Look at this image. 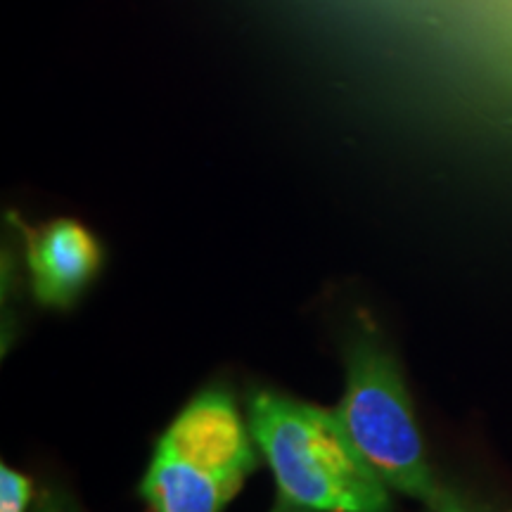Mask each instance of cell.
<instances>
[{
  "label": "cell",
  "instance_id": "cell-1",
  "mask_svg": "<svg viewBox=\"0 0 512 512\" xmlns=\"http://www.w3.org/2000/svg\"><path fill=\"white\" fill-rule=\"evenodd\" d=\"M249 430L280 496L311 512H394L389 486L366 463L335 411L259 389Z\"/></svg>",
  "mask_w": 512,
  "mask_h": 512
},
{
  "label": "cell",
  "instance_id": "cell-7",
  "mask_svg": "<svg viewBox=\"0 0 512 512\" xmlns=\"http://www.w3.org/2000/svg\"><path fill=\"white\" fill-rule=\"evenodd\" d=\"M432 510L434 512H472L463 501H460L456 494H453V491H448V489L441 491L439 501Z\"/></svg>",
  "mask_w": 512,
  "mask_h": 512
},
{
  "label": "cell",
  "instance_id": "cell-3",
  "mask_svg": "<svg viewBox=\"0 0 512 512\" xmlns=\"http://www.w3.org/2000/svg\"><path fill=\"white\" fill-rule=\"evenodd\" d=\"M335 413L389 489L420 498L430 508L437 505L444 486L427 463L399 361L368 320L354 325L349 335L347 387Z\"/></svg>",
  "mask_w": 512,
  "mask_h": 512
},
{
  "label": "cell",
  "instance_id": "cell-5",
  "mask_svg": "<svg viewBox=\"0 0 512 512\" xmlns=\"http://www.w3.org/2000/svg\"><path fill=\"white\" fill-rule=\"evenodd\" d=\"M31 496V479L8 465H0V512H27Z\"/></svg>",
  "mask_w": 512,
  "mask_h": 512
},
{
  "label": "cell",
  "instance_id": "cell-2",
  "mask_svg": "<svg viewBox=\"0 0 512 512\" xmlns=\"http://www.w3.org/2000/svg\"><path fill=\"white\" fill-rule=\"evenodd\" d=\"M259 465L233 394L209 387L159 437L140 494L152 512H221Z\"/></svg>",
  "mask_w": 512,
  "mask_h": 512
},
{
  "label": "cell",
  "instance_id": "cell-4",
  "mask_svg": "<svg viewBox=\"0 0 512 512\" xmlns=\"http://www.w3.org/2000/svg\"><path fill=\"white\" fill-rule=\"evenodd\" d=\"M24 238L34 297L50 309H69L100 271L98 238L74 219L29 228Z\"/></svg>",
  "mask_w": 512,
  "mask_h": 512
},
{
  "label": "cell",
  "instance_id": "cell-6",
  "mask_svg": "<svg viewBox=\"0 0 512 512\" xmlns=\"http://www.w3.org/2000/svg\"><path fill=\"white\" fill-rule=\"evenodd\" d=\"M34 512H81V510L76 508V503L67 494L48 489L43 491L41 498H38V505Z\"/></svg>",
  "mask_w": 512,
  "mask_h": 512
},
{
  "label": "cell",
  "instance_id": "cell-8",
  "mask_svg": "<svg viewBox=\"0 0 512 512\" xmlns=\"http://www.w3.org/2000/svg\"><path fill=\"white\" fill-rule=\"evenodd\" d=\"M271 512H311V510H306V508H299V505L290 503V501H287V498L278 496V501H275V505H273V508H271Z\"/></svg>",
  "mask_w": 512,
  "mask_h": 512
}]
</instances>
